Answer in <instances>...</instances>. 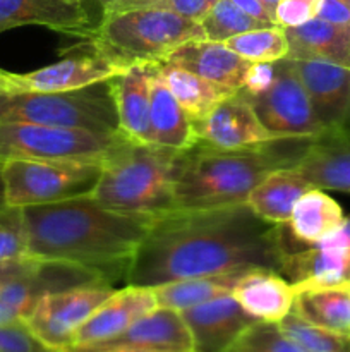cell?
Listing matches in <instances>:
<instances>
[{
  "instance_id": "bcb514c9",
  "label": "cell",
  "mask_w": 350,
  "mask_h": 352,
  "mask_svg": "<svg viewBox=\"0 0 350 352\" xmlns=\"http://www.w3.org/2000/svg\"><path fill=\"white\" fill-rule=\"evenodd\" d=\"M278 2H280V0H263V3L271 10V14H273V16H275V7H277Z\"/></svg>"
},
{
  "instance_id": "44dd1931",
  "label": "cell",
  "mask_w": 350,
  "mask_h": 352,
  "mask_svg": "<svg viewBox=\"0 0 350 352\" xmlns=\"http://www.w3.org/2000/svg\"><path fill=\"white\" fill-rule=\"evenodd\" d=\"M345 213L342 206L323 189L311 188L295 203L287 223L281 226L288 254L314 248L342 226Z\"/></svg>"
},
{
  "instance_id": "2e32d148",
  "label": "cell",
  "mask_w": 350,
  "mask_h": 352,
  "mask_svg": "<svg viewBox=\"0 0 350 352\" xmlns=\"http://www.w3.org/2000/svg\"><path fill=\"white\" fill-rule=\"evenodd\" d=\"M86 0H0V33L19 26H43L89 38L95 31Z\"/></svg>"
},
{
  "instance_id": "603a6c76",
  "label": "cell",
  "mask_w": 350,
  "mask_h": 352,
  "mask_svg": "<svg viewBox=\"0 0 350 352\" xmlns=\"http://www.w3.org/2000/svg\"><path fill=\"white\" fill-rule=\"evenodd\" d=\"M283 30L288 41L287 58H316L350 67V26H338L312 17L307 23Z\"/></svg>"
},
{
  "instance_id": "b9f144b4",
  "label": "cell",
  "mask_w": 350,
  "mask_h": 352,
  "mask_svg": "<svg viewBox=\"0 0 350 352\" xmlns=\"http://www.w3.org/2000/svg\"><path fill=\"white\" fill-rule=\"evenodd\" d=\"M31 263V258L24 256V258H16V260H7V261H0V285L3 284L9 278L16 277V275L23 274Z\"/></svg>"
},
{
  "instance_id": "8d00e7d4",
  "label": "cell",
  "mask_w": 350,
  "mask_h": 352,
  "mask_svg": "<svg viewBox=\"0 0 350 352\" xmlns=\"http://www.w3.org/2000/svg\"><path fill=\"white\" fill-rule=\"evenodd\" d=\"M216 2L218 0H150L144 7L172 10V12L178 14V16L187 17V19L201 24V21L208 16V12L213 9Z\"/></svg>"
},
{
  "instance_id": "f546056e",
  "label": "cell",
  "mask_w": 350,
  "mask_h": 352,
  "mask_svg": "<svg viewBox=\"0 0 350 352\" xmlns=\"http://www.w3.org/2000/svg\"><path fill=\"white\" fill-rule=\"evenodd\" d=\"M226 47L253 64L259 62H278L287 58L288 41L285 30L280 26H264L246 31L225 41Z\"/></svg>"
},
{
  "instance_id": "d6986e66",
  "label": "cell",
  "mask_w": 350,
  "mask_h": 352,
  "mask_svg": "<svg viewBox=\"0 0 350 352\" xmlns=\"http://www.w3.org/2000/svg\"><path fill=\"white\" fill-rule=\"evenodd\" d=\"M165 64L177 65L189 72L201 76L208 81L239 91L253 62L226 47L223 41H211L206 38L189 40L175 48Z\"/></svg>"
},
{
  "instance_id": "836d02e7",
  "label": "cell",
  "mask_w": 350,
  "mask_h": 352,
  "mask_svg": "<svg viewBox=\"0 0 350 352\" xmlns=\"http://www.w3.org/2000/svg\"><path fill=\"white\" fill-rule=\"evenodd\" d=\"M26 256V232H24L21 208L5 206L0 210V261Z\"/></svg>"
},
{
  "instance_id": "d4e9b609",
  "label": "cell",
  "mask_w": 350,
  "mask_h": 352,
  "mask_svg": "<svg viewBox=\"0 0 350 352\" xmlns=\"http://www.w3.org/2000/svg\"><path fill=\"white\" fill-rule=\"evenodd\" d=\"M150 119L154 144L177 151H187L199 141L194 122L189 119L165 79L161 78L160 64H156L151 78Z\"/></svg>"
},
{
  "instance_id": "e0dca14e",
  "label": "cell",
  "mask_w": 350,
  "mask_h": 352,
  "mask_svg": "<svg viewBox=\"0 0 350 352\" xmlns=\"http://www.w3.org/2000/svg\"><path fill=\"white\" fill-rule=\"evenodd\" d=\"M112 349L192 351V339L180 311L158 306L153 311L130 323L122 333L115 336L113 339L74 352Z\"/></svg>"
},
{
  "instance_id": "30bf717a",
  "label": "cell",
  "mask_w": 350,
  "mask_h": 352,
  "mask_svg": "<svg viewBox=\"0 0 350 352\" xmlns=\"http://www.w3.org/2000/svg\"><path fill=\"white\" fill-rule=\"evenodd\" d=\"M84 45L82 52H69L60 60L26 74L2 71L0 89L31 93L74 91L110 81L129 69L103 54L89 40Z\"/></svg>"
},
{
  "instance_id": "d590c367",
  "label": "cell",
  "mask_w": 350,
  "mask_h": 352,
  "mask_svg": "<svg viewBox=\"0 0 350 352\" xmlns=\"http://www.w3.org/2000/svg\"><path fill=\"white\" fill-rule=\"evenodd\" d=\"M321 0H280L275 7V23L280 28H294L316 17Z\"/></svg>"
},
{
  "instance_id": "8fae6325",
  "label": "cell",
  "mask_w": 350,
  "mask_h": 352,
  "mask_svg": "<svg viewBox=\"0 0 350 352\" xmlns=\"http://www.w3.org/2000/svg\"><path fill=\"white\" fill-rule=\"evenodd\" d=\"M115 292L112 284H93L45 294L34 305L24 323L40 342L54 352L71 347L82 323Z\"/></svg>"
},
{
  "instance_id": "4dcf8cb0",
  "label": "cell",
  "mask_w": 350,
  "mask_h": 352,
  "mask_svg": "<svg viewBox=\"0 0 350 352\" xmlns=\"http://www.w3.org/2000/svg\"><path fill=\"white\" fill-rule=\"evenodd\" d=\"M280 327L304 352H350V333L312 325L294 309L281 320Z\"/></svg>"
},
{
  "instance_id": "83f0119b",
  "label": "cell",
  "mask_w": 350,
  "mask_h": 352,
  "mask_svg": "<svg viewBox=\"0 0 350 352\" xmlns=\"http://www.w3.org/2000/svg\"><path fill=\"white\" fill-rule=\"evenodd\" d=\"M160 74L194 124L201 122L222 100L235 93V89L220 86L194 72L165 62L160 64Z\"/></svg>"
},
{
  "instance_id": "f35d334b",
  "label": "cell",
  "mask_w": 350,
  "mask_h": 352,
  "mask_svg": "<svg viewBox=\"0 0 350 352\" xmlns=\"http://www.w3.org/2000/svg\"><path fill=\"white\" fill-rule=\"evenodd\" d=\"M316 17L338 26H350V9L342 0H321Z\"/></svg>"
},
{
  "instance_id": "cb8c5ba5",
  "label": "cell",
  "mask_w": 350,
  "mask_h": 352,
  "mask_svg": "<svg viewBox=\"0 0 350 352\" xmlns=\"http://www.w3.org/2000/svg\"><path fill=\"white\" fill-rule=\"evenodd\" d=\"M281 275L295 289L350 282L349 248H305L287 254Z\"/></svg>"
},
{
  "instance_id": "74e56055",
  "label": "cell",
  "mask_w": 350,
  "mask_h": 352,
  "mask_svg": "<svg viewBox=\"0 0 350 352\" xmlns=\"http://www.w3.org/2000/svg\"><path fill=\"white\" fill-rule=\"evenodd\" d=\"M275 62H259V64H253L247 71L246 81L244 86L239 89L244 95H257L263 93L264 89L270 88V85L275 79Z\"/></svg>"
},
{
  "instance_id": "7bdbcfd3",
  "label": "cell",
  "mask_w": 350,
  "mask_h": 352,
  "mask_svg": "<svg viewBox=\"0 0 350 352\" xmlns=\"http://www.w3.org/2000/svg\"><path fill=\"white\" fill-rule=\"evenodd\" d=\"M102 6L103 14L106 12H117V10L126 9H137V7H144L150 0H95Z\"/></svg>"
},
{
  "instance_id": "277c9868",
  "label": "cell",
  "mask_w": 350,
  "mask_h": 352,
  "mask_svg": "<svg viewBox=\"0 0 350 352\" xmlns=\"http://www.w3.org/2000/svg\"><path fill=\"white\" fill-rule=\"evenodd\" d=\"M184 151L120 140L103 158L91 198L115 212L160 217L175 210V181Z\"/></svg>"
},
{
  "instance_id": "8992f818",
  "label": "cell",
  "mask_w": 350,
  "mask_h": 352,
  "mask_svg": "<svg viewBox=\"0 0 350 352\" xmlns=\"http://www.w3.org/2000/svg\"><path fill=\"white\" fill-rule=\"evenodd\" d=\"M0 122H31L100 134H119L108 81L58 93L0 89Z\"/></svg>"
},
{
  "instance_id": "ee69618b",
  "label": "cell",
  "mask_w": 350,
  "mask_h": 352,
  "mask_svg": "<svg viewBox=\"0 0 350 352\" xmlns=\"http://www.w3.org/2000/svg\"><path fill=\"white\" fill-rule=\"evenodd\" d=\"M98 352H192V351H146V349H112V351H98Z\"/></svg>"
},
{
  "instance_id": "52a82bcc",
  "label": "cell",
  "mask_w": 350,
  "mask_h": 352,
  "mask_svg": "<svg viewBox=\"0 0 350 352\" xmlns=\"http://www.w3.org/2000/svg\"><path fill=\"white\" fill-rule=\"evenodd\" d=\"M5 205L24 208L89 196L102 172V162L5 160L0 162Z\"/></svg>"
},
{
  "instance_id": "c3c4849f",
  "label": "cell",
  "mask_w": 350,
  "mask_h": 352,
  "mask_svg": "<svg viewBox=\"0 0 350 352\" xmlns=\"http://www.w3.org/2000/svg\"><path fill=\"white\" fill-rule=\"evenodd\" d=\"M2 71H3V69H0V74H2Z\"/></svg>"
},
{
  "instance_id": "681fc988",
  "label": "cell",
  "mask_w": 350,
  "mask_h": 352,
  "mask_svg": "<svg viewBox=\"0 0 350 352\" xmlns=\"http://www.w3.org/2000/svg\"><path fill=\"white\" fill-rule=\"evenodd\" d=\"M347 285H349V287H350V282H349V284H347Z\"/></svg>"
},
{
  "instance_id": "9a60e30c",
  "label": "cell",
  "mask_w": 350,
  "mask_h": 352,
  "mask_svg": "<svg viewBox=\"0 0 350 352\" xmlns=\"http://www.w3.org/2000/svg\"><path fill=\"white\" fill-rule=\"evenodd\" d=\"M192 339V352H223L257 320L242 309L232 294L180 311Z\"/></svg>"
},
{
  "instance_id": "7dc6e473",
  "label": "cell",
  "mask_w": 350,
  "mask_h": 352,
  "mask_svg": "<svg viewBox=\"0 0 350 352\" xmlns=\"http://www.w3.org/2000/svg\"><path fill=\"white\" fill-rule=\"evenodd\" d=\"M342 2L347 3V7H349V9H350V0H342Z\"/></svg>"
},
{
  "instance_id": "1f68e13d",
  "label": "cell",
  "mask_w": 350,
  "mask_h": 352,
  "mask_svg": "<svg viewBox=\"0 0 350 352\" xmlns=\"http://www.w3.org/2000/svg\"><path fill=\"white\" fill-rule=\"evenodd\" d=\"M264 26H268V24L247 16L232 0H218L208 12V16L201 21V28L205 31L206 40L223 41V43L230 38L237 36V34Z\"/></svg>"
},
{
  "instance_id": "484cf974",
  "label": "cell",
  "mask_w": 350,
  "mask_h": 352,
  "mask_svg": "<svg viewBox=\"0 0 350 352\" xmlns=\"http://www.w3.org/2000/svg\"><path fill=\"white\" fill-rule=\"evenodd\" d=\"M311 188L295 167L278 168L250 191L246 203L261 220L283 226L290 219L299 198Z\"/></svg>"
},
{
  "instance_id": "3957f363",
  "label": "cell",
  "mask_w": 350,
  "mask_h": 352,
  "mask_svg": "<svg viewBox=\"0 0 350 352\" xmlns=\"http://www.w3.org/2000/svg\"><path fill=\"white\" fill-rule=\"evenodd\" d=\"M312 138H278L244 150L196 143L184 151L175 181V208H216L246 203L250 191L278 168L295 167Z\"/></svg>"
},
{
  "instance_id": "4316f807",
  "label": "cell",
  "mask_w": 350,
  "mask_h": 352,
  "mask_svg": "<svg viewBox=\"0 0 350 352\" xmlns=\"http://www.w3.org/2000/svg\"><path fill=\"white\" fill-rule=\"evenodd\" d=\"M294 311L312 325L350 333V287L340 284L295 289Z\"/></svg>"
},
{
  "instance_id": "f1b7e54d",
  "label": "cell",
  "mask_w": 350,
  "mask_h": 352,
  "mask_svg": "<svg viewBox=\"0 0 350 352\" xmlns=\"http://www.w3.org/2000/svg\"><path fill=\"white\" fill-rule=\"evenodd\" d=\"M244 274L246 272L185 278V280L156 285V287H153V291L156 296L158 306L175 309V311H184V309L202 305V302L211 301L220 296L232 294L233 287Z\"/></svg>"
},
{
  "instance_id": "7a4b0ae2",
  "label": "cell",
  "mask_w": 350,
  "mask_h": 352,
  "mask_svg": "<svg viewBox=\"0 0 350 352\" xmlns=\"http://www.w3.org/2000/svg\"><path fill=\"white\" fill-rule=\"evenodd\" d=\"M26 256L67 261L100 272L112 284L126 277L137 248L156 217L115 212L91 196L21 208Z\"/></svg>"
},
{
  "instance_id": "7402d4cb",
  "label": "cell",
  "mask_w": 350,
  "mask_h": 352,
  "mask_svg": "<svg viewBox=\"0 0 350 352\" xmlns=\"http://www.w3.org/2000/svg\"><path fill=\"white\" fill-rule=\"evenodd\" d=\"M232 296L257 322L280 323L294 309L295 287L278 272L256 268L239 278Z\"/></svg>"
},
{
  "instance_id": "60d3db41",
  "label": "cell",
  "mask_w": 350,
  "mask_h": 352,
  "mask_svg": "<svg viewBox=\"0 0 350 352\" xmlns=\"http://www.w3.org/2000/svg\"><path fill=\"white\" fill-rule=\"evenodd\" d=\"M350 246V215H345L342 226L314 248H349Z\"/></svg>"
},
{
  "instance_id": "4fadbf2b",
  "label": "cell",
  "mask_w": 350,
  "mask_h": 352,
  "mask_svg": "<svg viewBox=\"0 0 350 352\" xmlns=\"http://www.w3.org/2000/svg\"><path fill=\"white\" fill-rule=\"evenodd\" d=\"M292 64L325 131L350 129V67L316 58Z\"/></svg>"
},
{
  "instance_id": "f6af8a7d",
  "label": "cell",
  "mask_w": 350,
  "mask_h": 352,
  "mask_svg": "<svg viewBox=\"0 0 350 352\" xmlns=\"http://www.w3.org/2000/svg\"><path fill=\"white\" fill-rule=\"evenodd\" d=\"M5 189H3V179H2V168H0V210L5 208Z\"/></svg>"
},
{
  "instance_id": "5bb4252c",
  "label": "cell",
  "mask_w": 350,
  "mask_h": 352,
  "mask_svg": "<svg viewBox=\"0 0 350 352\" xmlns=\"http://www.w3.org/2000/svg\"><path fill=\"white\" fill-rule=\"evenodd\" d=\"M158 308L153 287L129 285L119 289L86 320L75 332L71 347L65 352L86 349L122 333L130 323Z\"/></svg>"
},
{
  "instance_id": "ba28073f",
  "label": "cell",
  "mask_w": 350,
  "mask_h": 352,
  "mask_svg": "<svg viewBox=\"0 0 350 352\" xmlns=\"http://www.w3.org/2000/svg\"><path fill=\"white\" fill-rule=\"evenodd\" d=\"M119 134H100L31 122H0V162L75 160L103 162Z\"/></svg>"
},
{
  "instance_id": "7c38bea8",
  "label": "cell",
  "mask_w": 350,
  "mask_h": 352,
  "mask_svg": "<svg viewBox=\"0 0 350 352\" xmlns=\"http://www.w3.org/2000/svg\"><path fill=\"white\" fill-rule=\"evenodd\" d=\"M194 127L199 143L220 150H244L278 140L257 119L249 100L240 91L222 100Z\"/></svg>"
},
{
  "instance_id": "5b68a950",
  "label": "cell",
  "mask_w": 350,
  "mask_h": 352,
  "mask_svg": "<svg viewBox=\"0 0 350 352\" xmlns=\"http://www.w3.org/2000/svg\"><path fill=\"white\" fill-rule=\"evenodd\" d=\"M205 38L201 24L172 10L139 7L103 14V19L86 40L119 62L161 64L168 55L189 40Z\"/></svg>"
},
{
  "instance_id": "9c48e42d",
  "label": "cell",
  "mask_w": 350,
  "mask_h": 352,
  "mask_svg": "<svg viewBox=\"0 0 350 352\" xmlns=\"http://www.w3.org/2000/svg\"><path fill=\"white\" fill-rule=\"evenodd\" d=\"M275 79L270 88L249 100L263 126L277 138H316L325 127L316 117L311 98L290 58L275 62Z\"/></svg>"
},
{
  "instance_id": "ab89813d",
  "label": "cell",
  "mask_w": 350,
  "mask_h": 352,
  "mask_svg": "<svg viewBox=\"0 0 350 352\" xmlns=\"http://www.w3.org/2000/svg\"><path fill=\"white\" fill-rule=\"evenodd\" d=\"M240 10L247 14V16L254 17V19L261 21V23L268 24V26H275V16L271 10L263 3V0H232Z\"/></svg>"
},
{
  "instance_id": "6da1fadb",
  "label": "cell",
  "mask_w": 350,
  "mask_h": 352,
  "mask_svg": "<svg viewBox=\"0 0 350 352\" xmlns=\"http://www.w3.org/2000/svg\"><path fill=\"white\" fill-rule=\"evenodd\" d=\"M287 254L281 226L261 220L247 203L175 208L154 219L130 261L126 282L156 287L256 268L281 274Z\"/></svg>"
},
{
  "instance_id": "ffe728a7",
  "label": "cell",
  "mask_w": 350,
  "mask_h": 352,
  "mask_svg": "<svg viewBox=\"0 0 350 352\" xmlns=\"http://www.w3.org/2000/svg\"><path fill=\"white\" fill-rule=\"evenodd\" d=\"M295 168L312 188L350 195V129L312 138Z\"/></svg>"
},
{
  "instance_id": "e575fe53",
  "label": "cell",
  "mask_w": 350,
  "mask_h": 352,
  "mask_svg": "<svg viewBox=\"0 0 350 352\" xmlns=\"http://www.w3.org/2000/svg\"><path fill=\"white\" fill-rule=\"evenodd\" d=\"M0 352H54L34 337L24 322L0 325Z\"/></svg>"
},
{
  "instance_id": "ac0fdd59",
  "label": "cell",
  "mask_w": 350,
  "mask_h": 352,
  "mask_svg": "<svg viewBox=\"0 0 350 352\" xmlns=\"http://www.w3.org/2000/svg\"><path fill=\"white\" fill-rule=\"evenodd\" d=\"M154 67L156 64H134L108 81L119 133L134 143H153L150 109Z\"/></svg>"
},
{
  "instance_id": "d6a6232c",
  "label": "cell",
  "mask_w": 350,
  "mask_h": 352,
  "mask_svg": "<svg viewBox=\"0 0 350 352\" xmlns=\"http://www.w3.org/2000/svg\"><path fill=\"white\" fill-rule=\"evenodd\" d=\"M223 352H304L287 333L280 323L256 322L247 327L232 346Z\"/></svg>"
}]
</instances>
